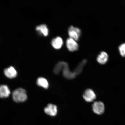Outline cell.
Returning a JSON list of instances; mask_svg holds the SVG:
<instances>
[{
  "mask_svg": "<svg viewBox=\"0 0 125 125\" xmlns=\"http://www.w3.org/2000/svg\"><path fill=\"white\" fill-rule=\"evenodd\" d=\"M44 110L46 114L52 116H56L57 113V106L51 104H48Z\"/></svg>",
  "mask_w": 125,
  "mask_h": 125,
  "instance_id": "52a82bcc",
  "label": "cell"
},
{
  "mask_svg": "<svg viewBox=\"0 0 125 125\" xmlns=\"http://www.w3.org/2000/svg\"><path fill=\"white\" fill-rule=\"evenodd\" d=\"M10 91L8 86L6 85H0V98H6L9 97Z\"/></svg>",
  "mask_w": 125,
  "mask_h": 125,
  "instance_id": "9c48e42d",
  "label": "cell"
},
{
  "mask_svg": "<svg viewBox=\"0 0 125 125\" xmlns=\"http://www.w3.org/2000/svg\"><path fill=\"white\" fill-rule=\"evenodd\" d=\"M62 75L65 78L67 79H74L76 76L74 72L70 71L68 65L66 62L61 61Z\"/></svg>",
  "mask_w": 125,
  "mask_h": 125,
  "instance_id": "7a4b0ae2",
  "label": "cell"
},
{
  "mask_svg": "<svg viewBox=\"0 0 125 125\" xmlns=\"http://www.w3.org/2000/svg\"><path fill=\"white\" fill-rule=\"evenodd\" d=\"M66 45L67 48L70 51L77 50L79 47V45L76 42V41L70 37L67 39Z\"/></svg>",
  "mask_w": 125,
  "mask_h": 125,
  "instance_id": "8992f818",
  "label": "cell"
},
{
  "mask_svg": "<svg viewBox=\"0 0 125 125\" xmlns=\"http://www.w3.org/2000/svg\"><path fill=\"white\" fill-rule=\"evenodd\" d=\"M87 62V61L86 59H83L77 65V67L75 69L73 72L75 73L76 75H77L81 74L83 71V67L86 63Z\"/></svg>",
  "mask_w": 125,
  "mask_h": 125,
  "instance_id": "5bb4252c",
  "label": "cell"
},
{
  "mask_svg": "<svg viewBox=\"0 0 125 125\" xmlns=\"http://www.w3.org/2000/svg\"><path fill=\"white\" fill-rule=\"evenodd\" d=\"M37 85L39 86L47 89L48 88L49 83L47 80L42 77H40L38 78L37 81Z\"/></svg>",
  "mask_w": 125,
  "mask_h": 125,
  "instance_id": "4fadbf2b",
  "label": "cell"
},
{
  "mask_svg": "<svg viewBox=\"0 0 125 125\" xmlns=\"http://www.w3.org/2000/svg\"><path fill=\"white\" fill-rule=\"evenodd\" d=\"M4 73L5 76L9 79H12L16 77L17 72L15 68L12 66H10L4 70Z\"/></svg>",
  "mask_w": 125,
  "mask_h": 125,
  "instance_id": "ba28073f",
  "label": "cell"
},
{
  "mask_svg": "<svg viewBox=\"0 0 125 125\" xmlns=\"http://www.w3.org/2000/svg\"><path fill=\"white\" fill-rule=\"evenodd\" d=\"M108 59V55L104 51L101 52L98 56L97 60L98 63L104 65L106 63Z\"/></svg>",
  "mask_w": 125,
  "mask_h": 125,
  "instance_id": "8fae6325",
  "label": "cell"
},
{
  "mask_svg": "<svg viewBox=\"0 0 125 125\" xmlns=\"http://www.w3.org/2000/svg\"><path fill=\"white\" fill-rule=\"evenodd\" d=\"M93 110L94 113L100 115L104 113L105 107L104 103L101 101H96L92 105Z\"/></svg>",
  "mask_w": 125,
  "mask_h": 125,
  "instance_id": "277c9868",
  "label": "cell"
},
{
  "mask_svg": "<svg viewBox=\"0 0 125 125\" xmlns=\"http://www.w3.org/2000/svg\"><path fill=\"white\" fill-rule=\"evenodd\" d=\"M12 99L15 102H23L27 99V96L26 90L22 88H18L12 92Z\"/></svg>",
  "mask_w": 125,
  "mask_h": 125,
  "instance_id": "6da1fadb",
  "label": "cell"
},
{
  "mask_svg": "<svg viewBox=\"0 0 125 125\" xmlns=\"http://www.w3.org/2000/svg\"><path fill=\"white\" fill-rule=\"evenodd\" d=\"M36 29L39 33L45 36H47L49 33V30L46 25L45 24H42L37 26Z\"/></svg>",
  "mask_w": 125,
  "mask_h": 125,
  "instance_id": "7c38bea8",
  "label": "cell"
},
{
  "mask_svg": "<svg viewBox=\"0 0 125 125\" xmlns=\"http://www.w3.org/2000/svg\"><path fill=\"white\" fill-rule=\"evenodd\" d=\"M63 44V40L61 37H57L53 39L51 41L52 46L55 49H59L62 47Z\"/></svg>",
  "mask_w": 125,
  "mask_h": 125,
  "instance_id": "30bf717a",
  "label": "cell"
},
{
  "mask_svg": "<svg viewBox=\"0 0 125 125\" xmlns=\"http://www.w3.org/2000/svg\"><path fill=\"white\" fill-rule=\"evenodd\" d=\"M68 33L70 38L77 41L79 40L80 37L81 31L79 28L71 26L69 28Z\"/></svg>",
  "mask_w": 125,
  "mask_h": 125,
  "instance_id": "3957f363",
  "label": "cell"
},
{
  "mask_svg": "<svg viewBox=\"0 0 125 125\" xmlns=\"http://www.w3.org/2000/svg\"><path fill=\"white\" fill-rule=\"evenodd\" d=\"M120 52L121 55L123 57L125 56V43H123L120 45L119 47Z\"/></svg>",
  "mask_w": 125,
  "mask_h": 125,
  "instance_id": "9a60e30c",
  "label": "cell"
},
{
  "mask_svg": "<svg viewBox=\"0 0 125 125\" xmlns=\"http://www.w3.org/2000/svg\"><path fill=\"white\" fill-rule=\"evenodd\" d=\"M83 97L87 102H91L96 99V96L93 91L91 89H87L84 92Z\"/></svg>",
  "mask_w": 125,
  "mask_h": 125,
  "instance_id": "5b68a950",
  "label": "cell"
}]
</instances>
